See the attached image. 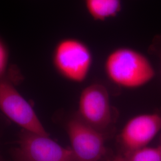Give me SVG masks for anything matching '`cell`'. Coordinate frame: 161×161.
<instances>
[{"label":"cell","mask_w":161,"mask_h":161,"mask_svg":"<svg viewBox=\"0 0 161 161\" xmlns=\"http://www.w3.org/2000/svg\"><path fill=\"white\" fill-rule=\"evenodd\" d=\"M105 75L116 86L126 89L144 86L153 79L155 70L144 54L128 47H120L108 54L104 63Z\"/></svg>","instance_id":"cell-1"},{"label":"cell","mask_w":161,"mask_h":161,"mask_svg":"<svg viewBox=\"0 0 161 161\" xmlns=\"http://www.w3.org/2000/svg\"><path fill=\"white\" fill-rule=\"evenodd\" d=\"M52 64L58 74L75 83L86 80L92 68L93 55L90 47L75 38L59 41L53 49Z\"/></svg>","instance_id":"cell-2"},{"label":"cell","mask_w":161,"mask_h":161,"mask_svg":"<svg viewBox=\"0 0 161 161\" xmlns=\"http://www.w3.org/2000/svg\"><path fill=\"white\" fill-rule=\"evenodd\" d=\"M0 110L24 130L48 136L31 105L6 76L0 79Z\"/></svg>","instance_id":"cell-3"},{"label":"cell","mask_w":161,"mask_h":161,"mask_svg":"<svg viewBox=\"0 0 161 161\" xmlns=\"http://www.w3.org/2000/svg\"><path fill=\"white\" fill-rule=\"evenodd\" d=\"M114 109L106 88L95 83L80 92L77 116L82 121L104 133L114 121Z\"/></svg>","instance_id":"cell-4"},{"label":"cell","mask_w":161,"mask_h":161,"mask_svg":"<svg viewBox=\"0 0 161 161\" xmlns=\"http://www.w3.org/2000/svg\"><path fill=\"white\" fill-rule=\"evenodd\" d=\"M67 132L76 161H100L106 153L104 133L76 115L69 119Z\"/></svg>","instance_id":"cell-5"},{"label":"cell","mask_w":161,"mask_h":161,"mask_svg":"<svg viewBox=\"0 0 161 161\" xmlns=\"http://www.w3.org/2000/svg\"><path fill=\"white\" fill-rule=\"evenodd\" d=\"M20 149L28 161H76L72 150L49 138L24 130L19 135Z\"/></svg>","instance_id":"cell-6"},{"label":"cell","mask_w":161,"mask_h":161,"mask_svg":"<svg viewBox=\"0 0 161 161\" xmlns=\"http://www.w3.org/2000/svg\"><path fill=\"white\" fill-rule=\"evenodd\" d=\"M161 131V111L136 115L123 127L119 140L124 152L146 146Z\"/></svg>","instance_id":"cell-7"},{"label":"cell","mask_w":161,"mask_h":161,"mask_svg":"<svg viewBox=\"0 0 161 161\" xmlns=\"http://www.w3.org/2000/svg\"><path fill=\"white\" fill-rule=\"evenodd\" d=\"M84 3L88 14L98 22L115 18L122 8L121 0H84Z\"/></svg>","instance_id":"cell-8"},{"label":"cell","mask_w":161,"mask_h":161,"mask_svg":"<svg viewBox=\"0 0 161 161\" xmlns=\"http://www.w3.org/2000/svg\"><path fill=\"white\" fill-rule=\"evenodd\" d=\"M126 161H161V147L144 146L137 149L124 152Z\"/></svg>","instance_id":"cell-9"},{"label":"cell","mask_w":161,"mask_h":161,"mask_svg":"<svg viewBox=\"0 0 161 161\" xmlns=\"http://www.w3.org/2000/svg\"><path fill=\"white\" fill-rule=\"evenodd\" d=\"M9 53L4 42L0 38V79L5 76L8 64Z\"/></svg>","instance_id":"cell-10"},{"label":"cell","mask_w":161,"mask_h":161,"mask_svg":"<svg viewBox=\"0 0 161 161\" xmlns=\"http://www.w3.org/2000/svg\"><path fill=\"white\" fill-rule=\"evenodd\" d=\"M151 50L153 52H155L156 54L158 56L160 60L161 64V36H159L156 38L153 41V44L151 46Z\"/></svg>","instance_id":"cell-11"},{"label":"cell","mask_w":161,"mask_h":161,"mask_svg":"<svg viewBox=\"0 0 161 161\" xmlns=\"http://www.w3.org/2000/svg\"><path fill=\"white\" fill-rule=\"evenodd\" d=\"M13 158L14 161H28L26 158L21 151V150L17 149L15 150L13 152Z\"/></svg>","instance_id":"cell-12"},{"label":"cell","mask_w":161,"mask_h":161,"mask_svg":"<svg viewBox=\"0 0 161 161\" xmlns=\"http://www.w3.org/2000/svg\"><path fill=\"white\" fill-rule=\"evenodd\" d=\"M112 161H126L124 157L122 155L115 156Z\"/></svg>","instance_id":"cell-13"},{"label":"cell","mask_w":161,"mask_h":161,"mask_svg":"<svg viewBox=\"0 0 161 161\" xmlns=\"http://www.w3.org/2000/svg\"><path fill=\"white\" fill-rule=\"evenodd\" d=\"M159 146H161V143H160V144H159Z\"/></svg>","instance_id":"cell-14"}]
</instances>
